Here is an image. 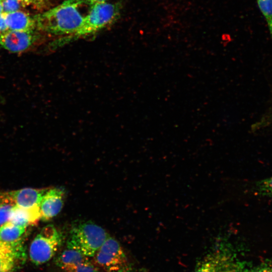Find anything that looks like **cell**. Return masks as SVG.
I'll return each instance as SVG.
<instances>
[{"mask_svg": "<svg viewBox=\"0 0 272 272\" xmlns=\"http://www.w3.org/2000/svg\"><path fill=\"white\" fill-rule=\"evenodd\" d=\"M22 6H31L36 9H41L45 5V0H18Z\"/></svg>", "mask_w": 272, "mask_h": 272, "instance_id": "ffe728a7", "label": "cell"}, {"mask_svg": "<svg viewBox=\"0 0 272 272\" xmlns=\"http://www.w3.org/2000/svg\"><path fill=\"white\" fill-rule=\"evenodd\" d=\"M3 12L2 0H0V14Z\"/></svg>", "mask_w": 272, "mask_h": 272, "instance_id": "cb8c5ba5", "label": "cell"}, {"mask_svg": "<svg viewBox=\"0 0 272 272\" xmlns=\"http://www.w3.org/2000/svg\"><path fill=\"white\" fill-rule=\"evenodd\" d=\"M70 233L67 246L87 257H93L109 236L102 227L90 221L73 225Z\"/></svg>", "mask_w": 272, "mask_h": 272, "instance_id": "3957f363", "label": "cell"}, {"mask_svg": "<svg viewBox=\"0 0 272 272\" xmlns=\"http://www.w3.org/2000/svg\"><path fill=\"white\" fill-rule=\"evenodd\" d=\"M17 257L15 248L0 240V272H11Z\"/></svg>", "mask_w": 272, "mask_h": 272, "instance_id": "5bb4252c", "label": "cell"}, {"mask_svg": "<svg viewBox=\"0 0 272 272\" xmlns=\"http://www.w3.org/2000/svg\"><path fill=\"white\" fill-rule=\"evenodd\" d=\"M93 257V263L106 272H120L129 269L122 247L109 236Z\"/></svg>", "mask_w": 272, "mask_h": 272, "instance_id": "8992f818", "label": "cell"}, {"mask_svg": "<svg viewBox=\"0 0 272 272\" xmlns=\"http://www.w3.org/2000/svg\"><path fill=\"white\" fill-rule=\"evenodd\" d=\"M15 204L6 197L0 199V226L10 219Z\"/></svg>", "mask_w": 272, "mask_h": 272, "instance_id": "e0dca14e", "label": "cell"}, {"mask_svg": "<svg viewBox=\"0 0 272 272\" xmlns=\"http://www.w3.org/2000/svg\"><path fill=\"white\" fill-rule=\"evenodd\" d=\"M84 0H66L58 6L33 18L36 28L43 32L62 39L75 33L81 25L85 15L81 11Z\"/></svg>", "mask_w": 272, "mask_h": 272, "instance_id": "6da1fadb", "label": "cell"}, {"mask_svg": "<svg viewBox=\"0 0 272 272\" xmlns=\"http://www.w3.org/2000/svg\"><path fill=\"white\" fill-rule=\"evenodd\" d=\"M120 11L119 4L108 2L91 6L78 29L62 41L81 38L99 32L116 20Z\"/></svg>", "mask_w": 272, "mask_h": 272, "instance_id": "7a4b0ae2", "label": "cell"}, {"mask_svg": "<svg viewBox=\"0 0 272 272\" xmlns=\"http://www.w3.org/2000/svg\"><path fill=\"white\" fill-rule=\"evenodd\" d=\"M88 257L79 251L67 246L66 249L57 257L55 262L58 266L64 270L88 260Z\"/></svg>", "mask_w": 272, "mask_h": 272, "instance_id": "4fadbf2b", "label": "cell"}, {"mask_svg": "<svg viewBox=\"0 0 272 272\" xmlns=\"http://www.w3.org/2000/svg\"><path fill=\"white\" fill-rule=\"evenodd\" d=\"M6 21L10 30L27 31L36 28L34 18L19 10L6 13Z\"/></svg>", "mask_w": 272, "mask_h": 272, "instance_id": "7c38bea8", "label": "cell"}, {"mask_svg": "<svg viewBox=\"0 0 272 272\" xmlns=\"http://www.w3.org/2000/svg\"><path fill=\"white\" fill-rule=\"evenodd\" d=\"M253 189L258 195L272 198V175L256 182Z\"/></svg>", "mask_w": 272, "mask_h": 272, "instance_id": "9a60e30c", "label": "cell"}, {"mask_svg": "<svg viewBox=\"0 0 272 272\" xmlns=\"http://www.w3.org/2000/svg\"><path fill=\"white\" fill-rule=\"evenodd\" d=\"M40 219V206L24 208L15 205L9 221L14 224L27 227L36 224Z\"/></svg>", "mask_w": 272, "mask_h": 272, "instance_id": "30bf717a", "label": "cell"}, {"mask_svg": "<svg viewBox=\"0 0 272 272\" xmlns=\"http://www.w3.org/2000/svg\"><path fill=\"white\" fill-rule=\"evenodd\" d=\"M246 272H272V262L262 264L250 271Z\"/></svg>", "mask_w": 272, "mask_h": 272, "instance_id": "44dd1931", "label": "cell"}, {"mask_svg": "<svg viewBox=\"0 0 272 272\" xmlns=\"http://www.w3.org/2000/svg\"><path fill=\"white\" fill-rule=\"evenodd\" d=\"M63 239L62 234L54 225L49 224L43 227L30 244L31 261L40 265L49 261L61 246Z\"/></svg>", "mask_w": 272, "mask_h": 272, "instance_id": "277c9868", "label": "cell"}, {"mask_svg": "<svg viewBox=\"0 0 272 272\" xmlns=\"http://www.w3.org/2000/svg\"><path fill=\"white\" fill-rule=\"evenodd\" d=\"M64 196L63 188H48L43 195L40 204L41 220L47 221L57 216L63 208Z\"/></svg>", "mask_w": 272, "mask_h": 272, "instance_id": "ba28073f", "label": "cell"}, {"mask_svg": "<svg viewBox=\"0 0 272 272\" xmlns=\"http://www.w3.org/2000/svg\"><path fill=\"white\" fill-rule=\"evenodd\" d=\"M109 0H84L86 4L91 6L99 3L107 2Z\"/></svg>", "mask_w": 272, "mask_h": 272, "instance_id": "603a6c76", "label": "cell"}, {"mask_svg": "<svg viewBox=\"0 0 272 272\" xmlns=\"http://www.w3.org/2000/svg\"><path fill=\"white\" fill-rule=\"evenodd\" d=\"M35 30L20 31L9 30L0 33V45L12 53H20L32 49L40 41Z\"/></svg>", "mask_w": 272, "mask_h": 272, "instance_id": "52a82bcc", "label": "cell"}, {"mask_svg": "<svg viewBox=\"0 0 272 272\" xmlns=\"http://www.w3.org/2000/svg\"><path fill=\"white\" fill-rule=\"evenodd\" d=\"M65 272H99V268L89 259L74 266L65 268Z\"/></svg>", "mask_w": 272, "mask_h": 272, "instance_id": "ac0fdd59", "label": "cell"}, {"mask_svg": "<svg viewBox=\"0 0 272 272\" xmlns=\"http://www.w3.org/2000/svg\"><path fill=\"white\" fill-rule=\"evenodd\" d=\"M244 263L229 247L221 246L207 255L193 272H246Z\"/></svg>", "mask_w": 272, "mask_h": 272, "instance_id": "5b68a950", "label": "cell"}, {"mask_svg": "<svg viewBox=\"0 0 272 272\" xmlns=\"http://www.w3.org/2000/svg\"><path fill=\"white\" fill-rule=\"evenodd\" d=\"M26 228L8 221L0 226V240L13 246L17 253H20L22 250L20 240Z\"/></svg>", "mask_w": 272, "mask_h": 272, "instance_id": "8fae6325", "label": "cell"}, {"mask_svg": "<svg viewBox=\"0 0 272 272\" xmlns=\"http://www.w3.org/2000/svg\"><path fill=\"white\" fill-rule=\"evenodd\" d=\"M9 30L6 21V13L3 12L0 14V33L5 32Z\"/></svg>", "mask_w": 272, "mask_h": 272, "instance_id": "7402d4cb", "label": "cell"}, {"mask_svg": "<svg viewBox=\"0 0 272 272\" xmlns=\"http://www.w3.org/2000/svg\"><path fill=\"white\" fill-rule=\"evenodd\" d=\"M120 272H131V271H130V270L129 268V269H126V270H125L122 271H120Z\"/></svg>", "mask_w": 272, "mask_h": 272, "instance_id": "d4e9b609", "label": "cell"}, {"mask_svg": "<svg viewBox=\"0 0 272 272\" xmlns=\"http://www.w3.org/2000/svg\"><path fill=\"white\" fill-rule=\"evenodd\" d=\"M48 188H25L13 191L5 194L17 206L29 208L40 206L41 199Z\"/></svg>", "mask_w": 272, "mask_h": 272, "instance_id": "9c48e42d", "label": "cell"}, {"mask_svg": "<svg viewBox=\"0 0 272 272\" xmlns=\"http://www.w3.org/2000/svg\"><path fill=\"white\" fill-rule=\"evenodd\" d=\"M3 12L9 13L18 11L22 5L18 0H2Z\"/></svg>", "mask_w": 272, "mask_h": 272, "instance_id": "d6986e66", "label": "cell"}, {"mask_svg": "<svg viewBox=\"0 0 272 272\" xmlns=\"http://www.w3.org/2000/svg\"><path fill=\"white\" fill-rule=\"evenodd\" d=\"M258 7L266 21L272 36V0H256Z\"/></svg>", "mask_w": 272, "mask_h": 272, "instance_id": "2e32d148", "label": "cell"}]
</instances>
